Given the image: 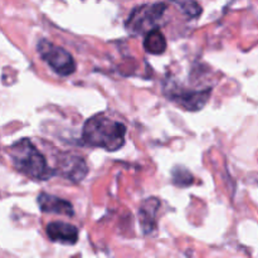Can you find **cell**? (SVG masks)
Instances as JSON below:
<instances>
[{
  "label": "cell",
  "instance_id": "cell-1",
  "mask_svg": "<svg viewBox=\"0 0 258 258\" xmlns=\"http://www.w3.org/2000/svg\"><path fill=\"white\" fill-rule=\"evenodd\" d=\"M125 138L126 126L103 113L92 116L83 125L82 141L91 148L117 151L125 145Z\"/></svg>",
  "mask_w": 258,
  "mask_h": 258
},
{
  "label": "cell",
  "instance_id": "cell-2",
  "mask_svg": "<svg viewBox=\"0 0 258 258\" xmlns=\"http://www.w3.org/2000/svg\"><path fill=\"white\" fill-rule=\"evenodd\" d=\"M8 154L14 168L33 180H48L55 175V170L50 169L47 159L29 139H22L10 145Z\"/></svg>",
  "mask_w": 258,
  "mask_h": 258
},
{
  "label": "cell",
  "instance_id": "cell-3",
  "mask_svg": "<svg viewBox=\"0 0 258 258\" xmlns=\"http://www.w3.org/2000/svg\"><path fill=\"white\" fill-rule=\"evenodd\" d=\"M166 9L168 5L164 3L145 4L135 8L126 20V29L135 35H146L151 30L159 29V24Z\"/></svg>",
  "mask_w": 258,
  "mask_h": 258
},
{
  "label": "cell",
  "instance_id": "cell-4",
  "mask_svg": "<svg viewBox=\"0 0 258 258\" xmlns=\"http://www.w3.org/2000/svg\"><path fill=\"white\" fill-rule=\"evenodd\" d=\"M37 50L40 58L54 71L57 75L67 77L75 73L76 62L72 54L62 47H58L54 43L47 39H40L37 44Z\"/></svg>",
  "mask_w": 258,
  "mask_h": 258
},
{
  "label": "cell",
  "instance_id": "cell-5",
  "mask_svg": "<svg viewBox=\"0 0 258 258\" xmlns=\"http://www.w3.org/2000/svg\"><path fill=\"white\" fill-rule=\"evenodd\" d=\"M55 174H59L63 178L73 181V183H80L86 178L88 173V168L86 161L81 156L73 155V154H66L58 161L57 169H54Z\"/></svg>",
  "mask_w": 258,
  "mask_h": 258
},
{
  "label": "cell",
  "instance_id": "cell-6",
  "mask_svg": "<svg viewBox=\"0 0 258 258\" xmlns=\"http://www.w3.org/2000/svg\"><path fill=\"white\" fill-rule=\"evenodd\" d=\"M45 232L50 241L62 244H76L80 237L77 227L67 222H50L45 227Z\"/></svg>",
  "mask_w": 258,
  "mask_h": 258
},
{
  "label": "cell",
  "instance_id": "cell-7",
  "mask_svg": "<svg viewBox=\"0 0 258 258\" xmlns=\"http://www.w3.org/2000/svg\"><path fill=\"white\" fill-rule=\"evenodd\" d=\"M37 201L40 211L44 212V213L60 214V216L66 217H73V214H75L72 203H70L66 199L52 196V194L40 193Z\"/></svg>",
  "mask_w": 258,
  "mask_h": 258
},
{
  "label": "cell",
  "instance_id": "cell-8",
  "mask_svg": "<svg viewBox=\"0 0 258 258\" xmlns=\"http://www.w3.org/2000/svg\"><path fill=\"white\" fill-rule=\"evenodd\" d=\"M160 208V202L156 198H149L141 203L139 209V218H140V226L144 233L149 234L156 228V214Z\"/></svg>",
  "mask_w": 258,
  "mask_h": 258
},
{
  "label": "cell",
  "instance_id": "cell-9",
  "mask_svg": "<svg viewBox=\"0 0 258 258\" xmlns=\"http://www.w3.org/2000/svg\"><path fill=\"white\" fill-rule=\"evenodd\" d=\"M144 49L150 54H161L166 49L165 35L159 29L151 30L144 38Z\"/></svg>",
  "mask_w": 258,
  "mask_h": 258
},
{
  "label": "cell",
  "instance_id": "cell-10",
  "mask_svg": "<svg viewBox=\"0 0 258 258\" xmlns=\"http://www.w3.org/2000/svg\"><path fill=\"white\" fill-rule=\"evenodd\" d=\"M175 3L184 14L189 18H198L202 14V7L197 0H171Z\"/></svg>",
  "mask_w": 258,
  "mask_h": 258
},
{
  "label": "cell",
  "instance_id": "cell-11",
  "mask_svg": "<svg viewBox=\"0 0 258 258\" xmlns=\"http://www.w3.org/2000/svg\"><path fill=\"white\" fill-rule=\"evenodd\" d=\"M193 175H191L190 171L185 168H181V166H176L173 170V183L175 185L181 186H188L193 183Z\"/></svg>",
  "mask_w": 258,
  "mask_h": 258
}]
</instances>
